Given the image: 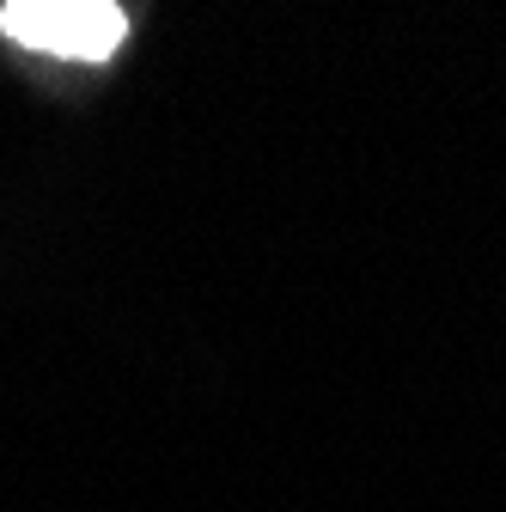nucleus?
<instances>
[{
    "instance_id": "nucleus-1",
    "label": "nucleus",
    "mask_w": 506,
    "mask_h": 512,
    "mask_svg": "<svg viewBox=\"0 0 506 512\" xmlns=\"http://www.w3.org/2000/svg\"><path fill=\"white\" fill-rule=\"evenodd\" d=\"M0 31L37 55L104 68L129 43V13L116 0H7L0 7Z\"/></svg>"
}]
</instances>
